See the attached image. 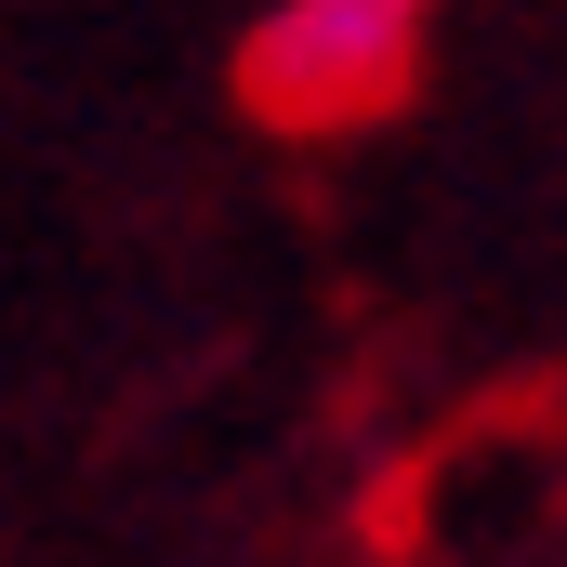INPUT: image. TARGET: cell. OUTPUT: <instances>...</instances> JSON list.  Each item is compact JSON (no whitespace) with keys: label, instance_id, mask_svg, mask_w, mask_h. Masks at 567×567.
I'll list each match as a JSON object with an SVG mask.
<instances>
[{"label":"cell","instance_id":"6da1fadb","mask_svg":"<svg viewBox=\"0 0 567 567\" xmlns=\"http://www.w3.org/2000/svg\"><path fill=\"white\" fill-rule=\"evenodd\" d=\"M410 80H423V0H290L238 53V106L278 133H357L410 106Z\"/></svg>","mask_w":567,"mask_h":567}]
</instances>
